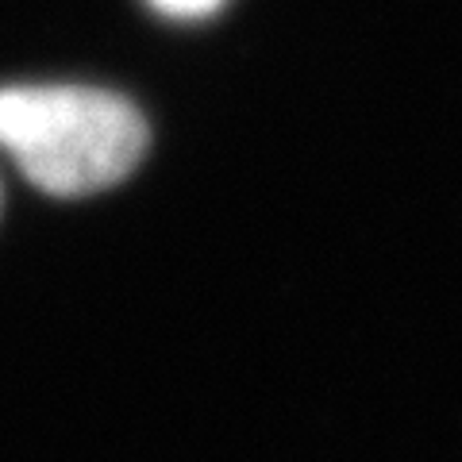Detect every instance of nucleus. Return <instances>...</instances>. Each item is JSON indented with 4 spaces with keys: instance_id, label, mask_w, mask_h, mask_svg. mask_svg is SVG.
I'll use <instances>...</instances> for the list:
<instances>
[{
    "instance_id": "nucleus-1",
    "label": "nucleus",
    "mask_w": 462,
    "mask_h": 462,
    "mask_svg": "<svg viewBox=\"0 0 462 462\" xmlns=\"http://www.w3.org/2000/svg\"><path fill=\"white\" fill-rule=\"evenodd\" d=\"M132 100L85 85L0 89V151L51 197H89L124 181L147 154Z\"/></svg>"
},
{
    "instance_id": "nucleus-2",
    "label": "nucleus",
    "mask_w": 462,
    "mask_h": 462,
    "mask_svg": "<svg viewBox=\"0 0 462 462\" xmlns=\"http://www.w3.org/2000/svg\"><path fill=\"white\" fill-rule=\"evenodd\" d=\"M151 5L162 12V16H173V20H205L224 5V0H151Z\"/></svg>"
}]
</instances>
